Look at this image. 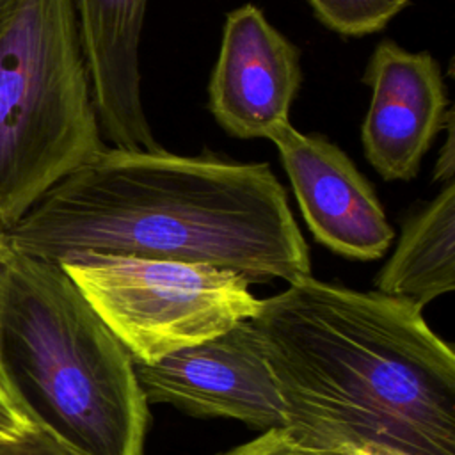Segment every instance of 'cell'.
Instances as JSON below:
<instances>
[{
    "label": "cell",
    "instance_id": "obj_12",
    "mask_svg": "<svg viewBox=\"0 0 455 455\" xmlns=\"http://www.w3.org/2000/svg\"><path fill=\"white\" fill-rule=\"evenodd\" d=\"M315 18L343 37L380 32L411 0H306Z\"/></svg>",
    "mask_w": 455,
    "mask_h": 455
},
{
    "label": "cell",
    "instance_id": "obj_7",
    "mask_svg": "<svg viewBox=\"0 0 455 455\" xmlns=\"http://www.w3.org/2000/svg\"><path fill=\"white\" fill-rule=\"evenodd\" d=\"M268 140L277 146L300 213L320 245L359 261L387 252L395 229L373 185L341 148L290 123L277 126Z\"/></svg>",
    "mask_w": 455,
    "mask_h": 455
},
{
    "label": "cell",
    "instance_id": "obj_10",
    "mask_svg": "<svg viewBox=\"0 0 455 455\" xmlns=\"http://www.w3.org/2000/svg\"><path fill=\"white\" fill-rule=\"evenodd\" d=\"M148 0H75L101 135L119 149H162L142 103L140 34Z\"/></svg>",
    "mask_w": 455,
    "mask_h": 455
},
{
    "label": "cell",
    "instance_id": "obj_15",
    "mask_svg": "<svg viewBox=\"0 0 455 455\" xmlns=\"http://www.w3.org/2000/svg\"><path fill=\"white\" fill-rule=\"evenodd\" d=\"M0 455H82L46 425L28 435L0 444Z\"/></svg>",
    "mask_w": 455,
    "mask_h": 455
},
{
    "label": "cell",
    "instance_id": "obj_9",
    "mask_svg": "<svg viewBox=\"0 0 455 455\" xmlns=\"http://www.w3.org/2000/svg\"><path fill=\"white\" fill-rule=\"evenodd\" d=\"M363 84L371 89L361 126L366 160L386 181L414 180L451 110L439 62L428 52L384 39L366 64Z\"/></svg>",
    "mask_w": 455,
    "mask_h": 455
},
{
    "label": "cell",
    "instance_id": "obj_5",
    "mask_svg": "<svg viewBox=\"0 0 455 455\" xmlns=\"http://www.w3.org/2000/svg\"><path fill=\"white\" fill-rule=\"evenodd\" d=\"M57 265L140 364L228 332L261 300L243 275L208 263L82 252Z\"/></svg>",
    "mask_w": 455,
    "mask_h": 455
},
{
    "label": "cell",
    "instance_id": "obj_18",
    "mask_svg": "<svg viewBox=\"0 0 455 455\" xmlns=\"http://www.w3.org/2000/svg\"><path fill=\"white\" fill-rule=\"evenodd\" d=\"M355 455H407L403 451H396L386 446H379V444H363L355 450H352Z\"/></svg>",
    "mask_w": 455,
    "mask_h": 455
},
{
    "label": "cell",
    "instance_id": "obj_6",
    "mask_svg": "<svg viewBox=\"0 0 455 455\" xmlns=\"http://www.w3.org/2000/svg\"><path fill=\"white\" fill-rule=\"evenodd\" d=\"M148 403L229 418L261 432L284 427L283 403L249 320L153 364L133 363Z\"/></svg>",
    "mask_w": 455,
    "mask_h": 455
},
{
    "label": "cell",
    "instance_id": "obj_1",
    "mask_svg": "<svg viewBox=\"0 0 455 455\" xmlns=\"http://www.w3.org/2000/svg\"><path fill=\"white\" fill-rule=\"evenodd\" d=\"M249 322L300 446L455 455V354L423 306L304 275Z\"/></svg>",
    "mask_w": 455,
    "mask_h": 455
},
{
    "label": "cell",
    "instance_id": "obj_16",
    "mask_svg": "<svg viewBox=\"0 0 455 455\" xmlns=\"http://www.w3.org/2000/svg\"><path fill=\"white\" fill-rule=\"evenodd\" d=\"M446 142L441 148L439 158L435 162L434 169V181H453V171H455V144H453V110H450L446 117Z\"/></svg>",
    "mask_w": 455,
    "mask_h": 455
},
{
    "label": "cell",
    "instance_id": "obj_13",
    "mask_svg": "<svg viewBox=\"0 0 455 455\" xmlns=\"http://www.w3.org/2000/svg\"><path fill=\"white\" fill-rule=\"evenodd\" d=\"M41 425L0 354V444L14 443Z\"/></svg>",
    "mask_w": 455,
    "mask_h": 455
},
{
    "label": "cell",
    "instance_id": "obj_8",
    "mask_svg": "<svg viewBox=\"0 0 455 455\" xmlns=\"http://www.w3.org/2000/svg\"><path fill=\"white\" fill-rule=\"evenodd\" d=\"M300 50L252 4L228 12L215 68L208 84V108L236 139H268L290 123L300 89Z\"/></svg>",
    "mask_w": 455,
    "mask_h": 455
},
{
    "label": "cell",
    "instance_id": "obj_2",
    "mask_svg": "<svg viewBox=\"0 0 455 455\" xmlns=\"http://www.w3.org/2000/svg\"><path fill=\"white\" fill-rule=\"evenodd\" d=\"M52 263L103 252L208 263L249 283L311 275L309 247L265 164L105 148L5 231Z\"/></svg>",
    "mask_w": 455,
    "mask_h": 455
},
{
    "label": "cell",
    "instance_id": "obj_4",
    "mask_svg": "<svg viewBox=\"0 0 455 455\" xmlns=\"http://www.w3.org/2000/svg\"><path fill=\"white\" fill-rule=\"evenodd\" d=\"M105 148L75 0H2L0 229Z\"/></svg>",
    "mask_w": 455,
    "mask_h": 455
},
{
    "label": "cell",
    "instance_id": "obj_17",
    "mask_svg": "<svg viewBox=\"0 0 455 455\" xmlns=\"http://www.w3.org/2000/svg\"><path fill=\"white\" fill-rule=\"evenodd\" d=\"M11 254H12V249H11L9 242H7L5 231L0 229V295H2L4 275H5V270H7V263L11 259ZM0 354H2V343H0Z\"/></svg>",
    "mask_w": 455,
    "mask_h": 455
},
{
    "label": "cell",
    "instance_id": "obj_14",
    "mask_svg": "<svg viewBox=\"0 0 455 455\" xmlns=\"http://www.w3.org/2000/svg\"><path fill=\"white\" fill-rule=\"evenodd\" d=\"M219 455H355L352 450L343 451H327V450H313L300 446L293 439L286 435L283 428L261 432L249 443L238 444Z\"/></svg>",
    "mask_w": 455,
    "mask_h": 455
},
{
    "label": "cell",
    "instance_id": "obj_3",
    "mask_svg": "<svg viewBox=\"0 0 455 455\" xmlns=\"http://www.w3.org/2000/svg\"><path fill=\"white\" fill-rule=\"evenodd\" d=\"M2 357L43 425L82 455H144L148 402L133 361L57 263L12 251Z\"/></svg>",
    "mask_w": 455,
    "mask_h": 455
},
{
    "label": "cell",
    "instance_id": "obj_11",
    "mask_svg": "<svg viewBox=\"0 0 455 455\" xmlns=\"http://www.w3.org/2000/svg\"><path fill=\"white\" fill-rule=\"evenodd\" d=\"M455 181L409 217L375 290L419 306L455 290Z\"/></svg>",
    "mask_w": 455,
    "mask_h": 455
},
{
    "label": "cell",
    "instance_id": "obj_19",
    "mask_svg": "<svg viewBox=\"0 0 455 455\" xmlns=\"http://www.w3.org/2000/svg\"><path fill=\"white\" fill-rule=\"evenodd\" d=\"M0 2H2V0H0Z\"/></svg>",
    "mask_w": 455,
    "mask_h": 455
}]
</instances>
